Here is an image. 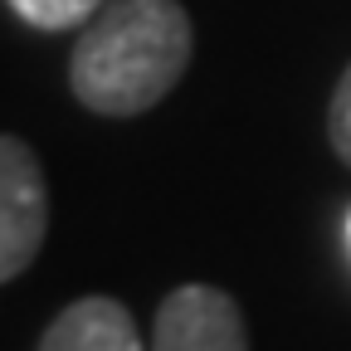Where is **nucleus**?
Returning <instances> with one entry per match:
<instances>
[{
    "label": "nucleus",
    "instance_id": "nucleus-6",
    "mask_svg": "<svg viewBox=\"0 0 351 351\" xmlns=\"http://www.w3.org/2000/svg\"><path fill=\"white\" fill-rule=\"evenodd\" d=\"M327 137H332V152L351 166V64L341 69L337 88H332V108H327Z\"/></svg>",
    "mask_w": 351,
    "mask_h": 351
},
{
    "label": "nucleus",
    "instance_id": "nucleus-2",
    "mask_svg": "<svg viewBox=\"0 0 351 351\" xmlns=\"http://www.w3.org/2000/svg\"><path fill=\"white\" fill-rule=\"evenodd\" d=\"M49 234V186L25 137H0V278L15 283Z\"/></svg>",
    "mask_w": 351,
    "mask_h": 351
},
{
    "label": "nucleus",
    "instance_id": "nucleus-4",
    "mask_svg": "<svg viewBox=\"0 0 351 351\" xmlns=\"http://www.w3.org/2000/svg\"><path fill=\"white\" fill-rule=\"evenodd\" d=\"M39 351H142V337L127 302L93 293L69 302L49 322V332L39 337Z\"/></svg>",
    "mask_w": 351,
    "mask_h": 351
},
{
    "label": "nucleus",
    "instance_id": "nucleus-5",
    "mask_svg": "<svg viewBox=\"0 0 351 351\" xmlns=\"http://www.w3.org/2000/svg\"><path fill=\"white\" fill-rule=\"evenodd\" d=\"M5 5H10L25 25L59 34V29H78V25H88V20L103 10V0H5Z\"/></svg>",
    "mask_w": 351,
    "mask_h": 351
},
{
    "label": "nucleus",
    "instance_id": "nucleus-3",
    "mask_svg": "<svg viewBox=\"0 0 351 351\" xmlns=\"http://www.w3.org/2000/svg\"><path fill=\"white\" fill-rule=\"evenodd\" d=\"M152 351H249L239 302L225 288L181 283L156 307Z\"/></svg>",
    "mask_w": 351,
    "mask_h": 351
},
{
    "label": "nucleus",
    "instance_id": "nucleus-7",
    "mask_svg": "<svg viewBox=\"0 0 351 351\" xmlns=\"http://www.w3.org/2000/svg\"><path fill=\"white\" fill-rule=\"evenodd\" d=\"M346 244H351V215H346Z\"/></svg>",
    "mask_w": 351,
    "mask_h": 351
},
{
    "label": "nucleus",
    "instance_id": "nucleus-1",
    "mask_svg": "<svg viewBox=\"0 0 351 351\" xmlns=\"http://www.w3.org/2000/svg\"><path fill=\"white\" fill-rule=\"evenodd\" d=\"M191 49L195 29L181 0H112L83 25L69 88L98 117H137L181 83Z\"/></svg>",
    "mask_w": 351,
    "mask_h": 351
}]
</instances>
